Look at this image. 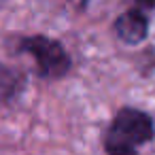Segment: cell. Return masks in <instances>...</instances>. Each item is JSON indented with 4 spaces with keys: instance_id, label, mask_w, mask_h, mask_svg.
I'll return each instance as SVG.
<instances>
[{
    "instance_id": "1",
    "label": "cell",
    "mask_w": 155,
    "mask_h": 155,
    "mask_svg": "<svg viewBox=\"0 0 155 155\" xmlns=\"http://www.w3.org/2000/svg\"><path fill=\"white\" fill-rule=\"evenodd\" d=\"M155 136L153 119L138 108L123 106L104 134V151L108 155H138V147Z\"/></svg>"
},
{
    "instance_id": "2",
    "label": "cell",
    "mask_w": 155,
    "mask_h": 155,
    "mask_svg": "<svg viewBox=\"0 0 155 155\" xmlns=\"http://www.w3.org/2000/svg\"><path fill=\"white\" fill-rule=\"evenodd\" d=\"M17 49L30 53L34 58L38 74L45 79H60L72 66L70 55L66 53L64 45L58 41H51L47 36H26L19 41Z\"/></svg>"
},
{
    "instance_id": "4",
    "label": "cell",
    "mask_w": 155,
    "mask_h": 155,
    "mask_svg": "<svg viewBox=\"0 0 155 155\" xmlns=\"http://www.w3.org/2000/svg\"><path fill=\"white\" fill-rule=\"evenodd\" d=\"M24 87V77L0 62V108L7 106Z\"/></svg>"
},
{
    "instance_id": "5",
    "label": "cell",
    "mask_w": 155,
    "mask_h": 155,
    "mask_svg": "<svg viewBox=\"0 0 155 155\" xmlns=\"http://www.w3.org/2000/svg\"><path fill=\"white\" fill-rule=\"evenodd\" d=\"M140 7H155V0H136Z\"/></svg>"
},
{
    "instance_id": "3",
    "label": "cell",
    "mask_w": 155,
    "mask_h": 155,
    "mask_svg": "<svg viewBox=\"0 0 155 155\" xmlns=\"http://www.w3.org/2000/svg\"><path fill=\"white\" fill-rule=\"evenodd\" d=\"M147 30H149V21L144 17L142 11L138 9H132L123 15H119V19L115 21V32L117 36L127 43V45H136L140 43L144 36H147Z\"/></svg>"
}]
</instances>
